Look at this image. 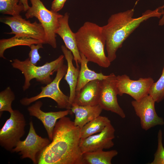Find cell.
Returning <instances> with one entry per match:
<instances>
[{
    "mask_svg": "<svg viewBox=\"0 0 164 164\" xmlns=\"http://www.w3.org/2000/svg\"><path fill=\"white\" fill-rule=\"evenodd\" d=\"M80 128L66 116L55 126L53 139L39 155L38 164H83L80 148Z\"/></svg>",
    "mask_w": 164,
    "mask_h": 164,
    "instance_id": "cell-1",
    "label": "cell"
},
{
    "mask_svg": "<svg viewBox=\"0 0 164 164\" xmlns=\"http://www.w3.org/2000/svg\"><path fill=\"white\" fill-rule=\"evenodd\" d=\"M164 5L152 10H148L137 18H133V9L112 15L107 24L101 26L106 40L107 56L111 62L116 58L118 50L124 41L143 22L152 17L160 18L164 13Z\"/></svg>",
    "mask_w": 164,
    "mask_h": 164,
    "instance_id": "cell-2",
    "label": "cell"
},
{
    "mask_svg": "<svg viewBox=\"0 0 164 164\" xmlns=\"http://www.w3.org/2000/svg\"><path fill=\"white\" fill-rule=\"evenodd\" d=\"M75 34L78 50L89 62L103 68L109 67L111 62L105 53L106 40L101 26L94 23L86 22Z\"/></svg>",
    "mask_w": 164,
    "mask_h": 164,
    "instance_id": "cell-3",
    "label": "cell"
},
{
    "mask_svg": "<svg viewBox=\"0 0 164 164\" xmlns=\"http://www.w3.org/2000/svg\"><path fill=\"white\" fill-rule=\"evenodd\" d=\"M64 55L60 56L56 60L46 62L41 66H37L30 62L27 58L24 61L14 59L11 63L12 67L21 71L23 74L25 81L22 89L25 91L30 87L31 80L35 79L40 83L47 85L52 81L51 75L64 64Z\"/></svg>",
    "mask_w": 164,
    "mask_h": 164,
    "instance_id": "cell-4",
    "label": "cell"
},
{
    "mask_svg": "<svg viewBox=\"0 0 164 164\" xmlns=\"http://www.w3.org/2000/svg\"><path fill=\"white\" fill-rule=\"evenodd\" d=\"M32 6L26 12V19L35 17L43 27L45 34L46 44L53 48L57 47L55 31L62 15L58 12L47 9L40 0H30Z\"/></svg>",
    "mask_w": 164,
    "mask_h": 164,
    "instance_id": "cell-5",
    "label": "cell"
},
{
    "mask_svg": "<svg viewBox=\"0 0 164 164\" xmlns=\"http://www.w3.org/2000/svg\"><path fill=\"white\" fill-rule=\"evenodd\" d=\"M67 66L63 64L57 69L55 78L49 84L41 87V91L38 94L29 98L24 97L20 100L21 104L28 106L39 99L45 97L50 98L57 103L60 108L70 109L69 97L61 91L59 87L60 81L66 74Z\"/></svg>",
    "mask_w": 164,
    "mask_h": 164,
    "instance_id": "cell-6",
    "label": "cell"
},
{
    "mask_svg": "<svg viewBox=\"0 0 164 164\" xmlns=\"http://www.w3.org/2000/svg\"><path fill=\"white\" fill-rule=\"evenodd\" d=\"M0 130V145L11 152L25 134L26 122L24 114L14 110Z\"/></svg>",
    "mask_w": 164,
    "mask_h": 164,
    "instance_id": "cell-7",
    "label": "cell"
},
{
    "mask_svg": "<svg viewBox=\"0 0 164 164\" xmlns=\"http://www.w3.org/2000/svg\"><path fill=\"white\" fill-rule=\"evenodd\" d=\"M29 129L26 138L19 141L11 152L18 153L21 158H29L33 164H38V158L43 150L51 142L49 138H42L38 135L31 120L29 123Z\"/></svg>",
    "mask_w": 164,
    "mask_h": 164,
    "instance_id": "cell-8",
    "label": "cell"
},
{
    "mask_svg": "<svg viewBox=\"0 0 164 164\" xmlns=\"http://www.w3.org/2000/svg\"><path fill=\"white\" fill-rule=\"evenodd\" d=\"M0 21L10 28L11 31L8 34L28 36L46 44L45 32L40 23L36 21L31 22L23 18L20 15L2 17Z\"/></svg>",
    "mask_w": 164,
    "mask_h": 164,
    "instance_id": "cell-9",
    "label": "cell"
},
{
    "mask_svg": "<svg viewBox=\"0 0 164 164\" xmlns=\"http://www.w3.org/2000/svg\"><path fill=\"white\" fill-rule=\"evenodd\" d=\"M117 76L112 73L101 80L98 104L104 110L116 113L122 118L126 117L118 101Z\"/></svg>",
    "mask_w": 164,
    "mask_h": 164,
    "instance_id": "cell-10",
    "label": "cell"
},
{
    "mask_svg": "<svg viewBox=\"0 0 164 164\" xmlns=\"http://www.w3.org/2000/svg\"><path fill=\"white\" fill-rule=\"evenodd\" d=\"M155 101L148 94L139 101L131 102L136 115L139 118L142 128L147 131L158 125H164L163 119L158 116L155 111Z\"/></svg>",
    "mask_w": 164,
    "mask_h": 164,
    "instance_id": "cell-11",
    "label": "cell"
},
{
    "mask_svg": "<svg viewBox=\"0 0 164 164\" xmlns=\"http://www.w3.org/2000/svg\"><path fill=\"white\" fill-rule=\"evenodd\" d=\"M154 82L150 77L140 78L137 80L131 79L126 74L117 76L118 95L128 94L134 100L139 101L149 94L150 89Z\"/></svg>",
    "mask_w": 164,
    "mask_h": 164,
    "instance_id": "cell-12",
    "label": "cell"
},
{
    "mask_svg": "<svg viewBox=\"0 0 164 164\" xmlns=\"http://www.w3.org/2000/svg\"><path fill=\"white\" fill-rule=\"evenodd\" d=\"M115 130L111 123L108 125L101 132L80 139L79 146L82 153L108 149L114 145Z\"/></svg>",
    "mask_w": 164,
    "mask_h": 164,
    "instance_id": "cell-13",
    "label": "cell"
},
{
    "mask_svg": "<svg viewBox=\"0 0 164 164\" xmlns=\"http://www.w3.org/2000/svg\"><path fill=\"white\" fill-rule=\"evenodd\" d=\"M42 105L41 101H37L34 104L28 108L27 110L30 115L36 118L41 121L47 132L49 138L51 141L57 120L68 115L71 111L70 109H67L63 111L45 112L41 109Z\"/></svg>",
    "mask_w": 164,
    "mask_h": 164,
    "instance_id": "cell-14",
    "label": "cell"
},
{
    "mask_svg": "<svg viewBox=\"0 0 164 164\" xmlns=\"http://www.w3.org/2000/svg\"><path fill=\"white\" fill-rule=\"evenodd\" d=\"M69 18L67 12L62 15L60 19L59 25L55 33L61 37L65 46L72 52L76 67L79 68V64L80 63L81 57L77 47L75 33L73 32L69 25Z\"/></svg>",
    "mask_w": 164,
    "mask_h": 164,
    "instance_id": "cell-15",
    "label": "cell"
},
{
    "mask_svg": "<svg viewBox=\"0 0 164 164\" xmlns=\"http://www.w3.org/2000/svg\"><path fill=\"white\" fill-rule=\"evenodd\" d=\"M101 83V80H96L87 84L79 91L76 92L72 104L81 106L98 104Z\"/></svg>",
    "mask_w": 164,
    "mask_h": 164,
    "instance_id": "cell-16",
    "label": "cell"
},
{
    "mask_svg": "<svg viewBox=\"0 0 164 164\" xmlns=\"http://www.w3.org/2000/svg\"><path fill=\"white\" fill-rule=\"evenodd\" d=\"M61 49L67 62V68L64 79L69 87V101L71 107L76 96V88L80 70L79 68L75 67L73 65V56L72 52L63 45L61 46Z\"/></svg>",
    "mask_w": 164,
    "mask_h": 164,
    "instance_id": "cell-17",
    "label": "cell"
},
{
    "mask_svg": "<svg viewBox=\"0 0 164 164\" xmlns=\"http://www.w3.org/2000/svg\"><path fill=\"white\" fill-rule=\"evenodd\" d=\"M70 110L75 115V125L80 128L100 115L103 109L99 105L81 106L73 104Z\"/></svg>",
    "mask_w": 164,
    "mask_h": 164,
    "instance_id": "cell-18",
    "label": "cell"
},
{
    "mask_svg": "<svg viewBox=\"0 0 164 164\" xmlns=\"http://www.w3.org/2000/svg\"><path fill=\"white\" fill-rule=\"evenodd\" d=\"M80 53L81 57L80 68L76 88V92L79 91L89 82L96 80H102L108 76V75H104L101 72L97 73L90 69L87 66L89 61L83 54Z\"/></svg>",
    "mask_w": 164,
    "mask_h": 164,
    "instance_id": "cell-19",
    "label": "cell"
},
{
    "mask_svg": "<svg viewBox=\"0 0 164 164\" xmlns=\"http://www.w3.org/2000/svg\"><path fill=\"white\" fill-rule=\"evenodd\" d=\"M118 153L115 150H100L85 152L82 154L83 164H111L112 159Z\"/></svg>",
    "mask_w": 164,
    "mask_h": 164,
    "instance_id": "cell-20",
    "label": "cell"
},
{
    "mask_svg": "<svg viewBox=\"0 0 164 164\" xmlns=\"http://www.w3.org/2000/svg\"><path fill=\"white\" fill-rule=\"evenodd\" d=\"M40 43H43L40 41L28 36L21 35H15L9 39H2L0 40V57L5 59L4 54L7 49L19 46H25L30 47L32 44Z\"/></svg>",
    "mask_w": 164,
    "mask_h": 164,
    "instance_id": "cell-21",
    "label": "cell"
},
{
    "mask_svg": "<svg viewBox=\"0 0 164 164\" xmlns=\"http://www.w3.org/2000/svg\"><path fill=\"white\" fill-rule=\"evenodd\" d=\"M111 123L108 117L99 116L80 128V139L101 132Z\"/></svg>",
    "mask_w": 164,
    "mask_h": 164,
    "instance_id": "cell-22",
    "label": "cell"
},
{
    "mask_svg": "<svg viewBox=\"0 0 164 164\" xmlns=\"http://www.w3.org/2000/svg\"><path fill=\"white\" fill-rule=\"evenodd\" d=\"M23 11L24 12V7L20 0H0L1 14L15 16Z\"/></svg>",
    "mask_w": 164,
    "mask_h": 164,
    "instance_id": "cell-23",
    "label": "cell"
},
{
    "mask_svg": "<svg viewBox=\"0 0 164 164\" xmlns=\"http://www.w3.org/2000/svg\"><path fill=\"white\" fill-rule=\"evenodd\" d=\"M15 96L13 92L9 87H6L0 92V114L5 111L10 113L14 110L12 109V104L15 100Z\"/></svg>",
    "mask_w": 164,
    "mask_h": 164,
    "instance_id": "cell-24",
    "label": "cell"
},
{
    "mask_svg": "<svg viewBox=\"0 0 164 164\" xmlns=\"http://www.w3.org/2000/svg\"><path fill=\"white\" fill-rule=\"evenodd\" d=\"M149 94L152 97L155 102H159L164 99V66L160 77L157 81L152 84Z\"/></svg>",
    "mask_w": 164,
    "mask_h": 164,
    "instance_id": "cell-25",
    "label": "cell"
},
{
    "mask_svg": "<svg viewBox=\"0 0 164 164\" xmlns=\"http://www.w3.org/2000/svg\"><path fill=\"white\" fill-rule=\"evenodd\" d=\"M157 139V148L154 155V160L150 164H164V147L162 142V134L161 129H159L158 132Z\"/></svg>",
    "mask_w": 164,
    "mask_h": 164,
    "instance_id": "cell-26",
    "label": "cell"
},
{
    "mask_svg": "<svg viewBox=\"0 0 164 164\" xmlns=\"http://www.w3.org/2000/svg\"><path fill=\"white\" fill-rule=\"evenodd\" d=\"M43 43H40L37 44H32L29 47L30 50L29 54V58L32 64L36 65L37 62L40 60L41 56L38 52L39 49L43 48Z\"/></svg>",
    "mask_w": 164,
    "mask_h": 164,
    "instance_id": "cell-27",
    "label": "cell"
},
{
    "mask_svg": "<svg viewBox=\"0 0 164 164\" xmlns=\"http://www.w3.org/2000/svg\"><path fill=\"white\" fill-rule=\"evenodd\" d=\"M66 0H54L52 3L51 10L58 12L63 8Z\"/></svg>",
    "mask_w": 164,
    "mask_h": 164,
    "instance_id": "cell-28",
    "label": "cell"
},
{
    "mask_svg": "<svg viewBox=\"0 0 164 164\" xmlns=\"http://www.w3.org/2000/svg\"><path fill=\"white\" fill-rule=\"evenodd\" d=\"M28 0H20V1L22 3L24 7V12H26L29 8L30 6L28 3Z\"/></svg>",
    "mask_w": 164,
    "mask_h": 164,
    "instance_id": "cell-29",
    "label": "cell"
},
{
    "mask_svg": "<svg viewBox=\"0 0 164 164\" xmlns=\"http://www.w3.org/2000/svg\"><path fill=\"white\" fill-rule=\"evenodd\" d=\"M159 26H162L164 25V13L162 15V17L159 22Z\"/></svg>",
    "mask_w": 164,
    "mask_h": 164,
    "instance_id": "cell-30",
    "label": "cell"
}]
</instances>
